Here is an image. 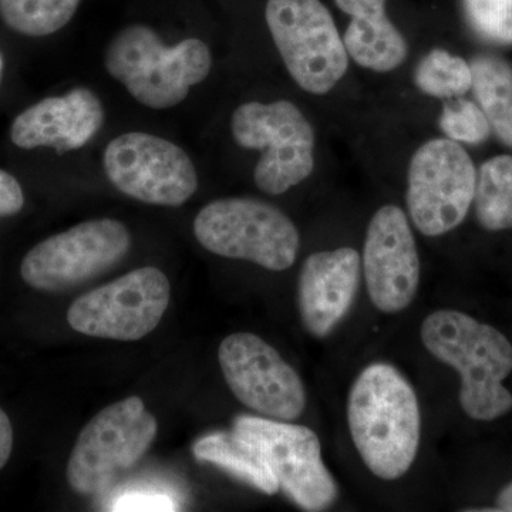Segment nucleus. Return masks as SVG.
<instances>
[{"instance_id":"obj_27","label":"nucleus","mask_w":512,"mask_h":512,"mask_svg":"<svg viewBox=\"0 0 512 512\" xmlns=\"http://www.w3.org/2000/svg\"><path fill=\"white\" fill-rule=\"evenodd\" d=\"M13 450V427L8 414L0 409V470L8 464Z\"/></svg>"},{"instance_id":"obj_3","label":"nucleus","mask_w":512,"mask_h":512,"mask_svg":"<svg viewBox=\"0 0 512 512\" xmlns=\"http://www.w3.org/2000/svg\"><path fill=\"white\" fill-rule=\"evenodd\" d=\"M104 64L138 103L165 110L187 99L191 87L207 79L212 55L207 43L195 37L165 46L153 29L133 25L111 40Z\"/></svg>"},{"instance_id":"obj_19","label":"nucleus","mask_w":512,"mask_h":512,"mask_svg":"<svg viewBox=\"0 0 512 512\" xmlns=\"http://www.w3.org/2000/svg\"><path fill=\"white\" fill-rule=\"evenodd\" d=\"M470 67L478 106L498 140L512 148V64L498 56L480 55Z\"/></svg>"},{"instance_id":"obj_9","label":"nucleus","mask_w":512,"mask_h":512,"mask_svg":"<svg viewBox=\"0 0 512 512\" xmlns=\"http://www.w3.org/2000/svg\"><path fill=\"white\" fill-rule=\"evenodd\" d=\"M477 170L456 141L434 138L414 153L407 174V208L426 237L457 228L474 202Z\"/></svg>"},{"instance_id":"obj_12","label":"nucleus","mask_w":512,"mask_h":512,"mask_svg":"<svg viewBox=\"0 0 512 512\" xmlns=\"http://www.w3.org/2000/svg\"><path fill=\"white\" fill-rule=\"evenodd\" d=\"M234 430L264 453L279 488L305 511L335 503L338 485L322 460L319 437L305 426L268 417L238 416Z\"/></svg>"},{"instance_id":"obj_5","label":"nucleus","mask_w":512,"mask_h":512,"mask_svg":"<svg viewBox=\"0 0 512 512\" xmlns=\"http://www.w3.org/2000/svg\"><path fill=\"white\" fill-rule=\"evenodd\" d=\"M231 131L238 146L262 151L254 180L265 194H284L315 168V131L291 101L242 104L232 114Z\"/></svg>"},{"instance_id":"obj_2","label":"nucleus","mask_w":512,"mask_h":512,"mask_svg":"<svg viewBox=\"0 0 512 512\" xmlns=\"http://www.w3.org/2000/svg\"><path fill=\"white\" fill-rule=\"evenodd\" d=\"M420 333L424 348L460 375V403L470 419L493 421L511 412L503 382L512 372V345L500 330L446 309L427 316Z\"/></svg>"},{"instance_id":"obj_23","label":"nucleus","mask_w":512,"mask_h":512,"mask_svg":"<svg viewBox=\"0 0 512 512\" xmlns=\"http://www.w3.org/2000/svg\"><path fill=\"white\" fill-rule=\"evenodd\" d=\"M470 28L485 42L512 45V0H463Z\"/></svg>"},{"instance_id":"obj_4","label":"nucleus","mask_w":512,"mask_h":512,"mask_svg":"<svg viewBox=\"0 0 512 512\" xmlns=\"http://www.w3.org/2000/svg\"><path fill=\"white\" fill-rule=\"evenodd\" d=\"M194 234L212 254L269 269L291 268L299 252L298 228L279 208L255 198H222L205 205Z\"/></svg>"},{"instance_id":"obj_20","label":"nucleus","mask_w":512,"mask_h":512,"mask_svg":"<svg viewBox=\"0 0 512 512\" xmlns=\"http://www.w3.org/2000/svg\"><path fill=\"white\" fill-rule=\"evenodd\" d=\"M474 205L481 227L512 229V156H497L481 165Z\"/></svg>"},{"instance_id":"obj_7","label":"nucleus","mask_w":512,"mask_h":512,"mask_svg":"<svg viewBox=\"0 0 512 512\" xmlns=\"http://www.w3.org/2000/svg\"><path fill=\"white\" fill-rule=\"evenodd\" d=\"M265 18L286 69L305 92L329 93L345 77L349 55L320 0H268Z\"/></svg>"},{"instance_id":"obj_17","label":"nucleus","mask_w":512,"mask_h":512,"mask_svg":"<svg viewBox=\"0 0 512 512\" xmlns=\"http://www.w3.org/2000/svg\"><path fill=\"white\" fill-rule=\"evenodd\" d=\"M335 3L350 16L343 43L359 66L386 73L404 63L409 46L387 18L386 0H335Z\"/></svg>"},{"instance_id":"obj_8","label":"nucleus","mask_w":512,"mask_h":512,"mask_svg":"<svg viewBox=\"0 0 512 512\" xmlns=\"http://www.w3.org/2000/svg\"><path fill=\"white\" fill-rule=\"evenodd\" d=\"M130 248V231L120 221H84L30 249L20 275L36 291H69L119 265Z\"/></svg>"},{"instance_id":"obj_16","label":"nucleus","mask_w":512,"mask_h":512,"mask_svg":"<svg viewBox=\"0 0 512 512\" xmlns=\"http://www.w3.org/2000/svg\"><path fill=\"white\" fill-rule=\"evenodd\" d=\"M362 258L353 248L315 252L303 262L298 306L303 326L325 338L345 318L359 288Z\"/></svg>"},{"instance_id":"obj_25","label":"nucleus","mask_w":512,"mask_h":512,"mask_svg":"<svg viewBox=\"0 0 512 512\" xmlns=\"http://www.w3.org/2000/svg\"><path fill=\"white\" fill-rule=\"evenodd\" d=\"M109 511L114 512H167L177 511V500L164 491L154 488H140L117 495L109 504Z\"/></svg>"},{"instance_id":"obj_1","label":"nucleus","mask_w":512,"mask_h":512,"mask_svg":"<svg viewBox=\"0 0 512 512\" xmlns=\"http://www.w3.org/2000/svg\"><path fill=\"white\" fill-rule=\"evenodd\" d=\"M349 430L363 463L382 480L403 477L420 444V407L406 377L387 363L362 370L348 403Z\"/></svg>"},{"instance_id":"obj_18","label":"nucleus","mask_w":512,"mask_h":512,"mask_svg":"<svg viewBox=\"0 0 512 512\" xmlns=\"http://www.w3.org/2000/svg\"><path fill=\"white\" fill-rule=\"evenodd\" d=\"M192 454L200 463L215 464L261 493L274 495L281 490L264 453L235 430L201 437L192 446Z\"/></svg>"},{"instance_id":"obj_11","label":"nucleus","mask_w":512,"mask_h":512,"mask_svg":"<svg viewBox=\"0 0 512 512\" xmlns=\"http://www.w3.org/2000/svg\"><path fill=\"white\" fill-rule=\"evenodd\" d=\"M110 183L134 200L180 207L198 188V175L183 148L153 134L131 131L111 140L103 157Z\"/></svg>"},{"instance_id":"obj_15","label":"nucleus","mask_w":512,"mask_h":512,"mask_svg":"<svg viewBox=\"0 0 512 512\" xmlns=\"http://www.w3.org/2000/svg\"><path fill=\"white\" fill-rule=\"evenodd\" d=\"M104 123L103 104L86 87L47 97L20 113L10 128L12 143L23 150L56 148L59 153L86 146Z\"/></svg>"},{"instance_id":"obj_26","label":"nucleus","mask_w":512,"mask_h":512,"mask_svg":"<svg viewBox=\"0 0 512 512\" xmlns=\"http://www.w3.org/2000/svg\"><path fill=\"white\" fill-rule=\"evenodd\" d=\"M25 195L12 174L0 170V218L12 217L22 211Z\"/></svg>"},{"instance_id":"obj_29","label":"nucleus","mask_w":512,"mask_h":512,"mask_svg":"<svg viewBox=\"0 0 512 512\" xmlns=\"http://www.w3.org/2000/svg\"><path fill=\"white\" fill-rule=\"evenodd\" d=\"M2 72H3V57L0 55V79H2Z\"/></svg>"},{"instance_id":"obj_14","label":"nucleus","mask_w":512,"mask_h":512,"mask_svg":"<svg viewBox=\"0 0 512 512\" xmlns=\"http://www.w3.org/2000/svg\"><path fill=\"white\" fill-rule=\"evenodd\" d=\"M363 272L370 301L384 313L402 312L420 284V258L409 218L402 208L384 205L367 227Z\"/></svg>"},{"instance_id":"obj_13","label":"nucleus","mask_w":512,"mask_h":512,"mask_svg":"<svg viewBox=\"0 0 512 512\" xmlns=\"http://www.w3.org/2000/svg\"><path fill=\"white\" fill-rule=\"evenodd\" d=\"M222 375L239 402L268 419H298L306 406L301 377L254 333H234L218 349Z\"/></svg>"},{"instance_id":"obj_10","label":"nucleus","mask_w":512,"mask_h":512,"mask_svg":"<svg viewBox=\"0 0 512 512\" xmlns=\"http://www.w3.org/2000/svg\"><path fill=\"white\" fill-rule=\"evenodd\" d=\"M170 298L164 272L144 266L77 298L67 311V322L82 335L133 342L160 325Z\"/></svg>"},{"instance_id":"obj_24","label":"nucleus","mask_w":512,"mask_h":512,"mask_svg":"<svg viewBox=\"0 0 512 512\" xmlns=\"http://www.w3.org/2000/svg\"><path fill=\"white\" fill-rule=\"evenodd\" d=\"M439 124L447 138L458 144H481L491 133L490 123L481 107L460 97L443 107Z\"/></svg>"},{"instance_id":"obj_22","label":"nucleus","mask_w":512,"mask_h":512,"mask_svg":"<svg viewBox=\"0 0 512 512\" xmlns=\"http://www.w3.org/2000/svg\"><path fill=\"white\" fill-rule=\"evenodd\" d=\"M414 82L420 92L437 99H456L473 86L470 64L443 49L427 53L414 72Z\"/></svg>"},{"instance_id":"obj_21","label":"nucleus","mask_w":512,"mask_h":512,"mask_svg":"<svg viewBox=\"0 0 512 512\" xmlns=\"http://www.w3.org/2000/svg\"><path fill=\"white\" fill-rule=\"evenodd\" d=\"M79 5L80 0H0V16L15 32L42 37L63 29Z\"/></svg>"},{"instance_id":"obj_28","label":"nucleus","mask_w":512,"mask_h":512,"mask_svg":"<svg viewBox=\"0 0 512 512\" xmlns=\"http://www.w3.org/2000/svg\"><path fill=\"white\" fill-rule=\"evenodd\" d=\"M497 507V511L512 512V483L498 495Z\"/></svg>"},{"instance_id":"obj_6","label":"nucleus","mask_w":512,"mask_h":512,"mask_svg":"<svg viewBox=\"0 0 512 512\" xmlns=\"http://www.w3.org/2000/svg\"><path fill=\"white\" fill-rule=\"evenodd\" d=\"M156 417L140 397H128L97 413L77 437L67 481L74 493H103L136 466L156 439Z\"/></svg>"}]
</instances>
